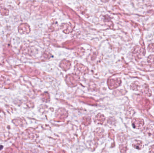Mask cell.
<instances>
[{
	"instance_id": "cell-2",
	"label": "cell",
	"mask_w": 154,
	"mask_h": 153,
	"mask_svg": "<svg viewBox=\"0 0 154 153\" xmlns=\"http://www.w3.org/2000/svg\"><path fill=\"white\" fill-rule=\"evenodd\" d=\"M9 10L4 7H0V14L2 15H7L9 14Z\"/></svg>"
},
{
	"instance_id": "cell-1",
	"label": "cell",
	"mask_w": 154,
	"mask_h": 153,
	"mask_svg": "<svg viewBox=\"0 0 154 153\" xmlns=\"http://www.w3.org/2000/svg\"><path fill=\"white\" fill-rule=\"evenodd\" d=\"M18 32L21 34L28 33L30 32V27L26 23L22 24L18 27Z\"/></svg>"
}]
</instances>
